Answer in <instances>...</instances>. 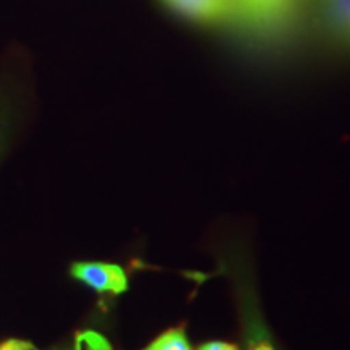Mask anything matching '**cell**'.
I'll list each match as a JSON object with an SVG mask.
<instances>
[{
	"label": "cell",
	"instance_id": "6da1fadb",
	"mask_svg": "<svg viewBox=\"0 0 350 350\" xmlns=\"http://www.w3.org/2000/svg\"><path fill=\"white\" fill-rule=\"evenodd\" d=\"M70 274L98 294L120 295L129 288V278L124 268L113 262L78 261L72 265Z\"/></svg>",
	"mask_w": 350,
	"mask_h": 350
},
{
	"label": "cell",
	"instance_id": "7a4b0ae2",
	"mask_svg": "<svg viewBox=\"0 0 350 350\" xmlns=\"http://www.w3.org/2000/svg\"><path fill=\"white\" fill-rule=\"evenodd\" d=\"M161 3L198 23H224L237 16L235 0H161Z\"/></svg>",
	"mask_w": 350,
	"mask_h": 350
},
{
	"label": "cell",
	"instance_id": "3957f363",
	"mask_svg": "<svg viewBox=\"0 0 350 350\" xmlns=\"http://www.w3.org/2000/svg\"><path fill=\"white\" fill-rule=\"evenodd\" d=\"M295 0H235L237 16L253 25H273L288 15Z\"/></svg>",
	"mask_w": 350,
	"mask_h": 350
},
{
	"label": "cell",
	"instance_id": "277c9868",
	"mask_svg": "<svg viewBox=\"0 0 350 350\" xmlns=\"http://www.w3.org/2000/svg\"><path fill=\"white\" fill-rule=\"evenodd\" d=\"M319 18L327 33L350 44V0H319Z\"/></svg>",
	"mask_w": 350,
	"mask_h": 350
},
{
	"label": "cell",
	"instance_id": "5b68a950",
	"mask_svg": "<svg viewBox=\"0 0 350 350\" xmlns=\"http://www.w3.org/2000/svg\"><path fill=\"white\" fill-rule=\"evenodd\" d=\"M142 350H193L187 336L185 325L172 326L151 340Z\"/></svg>",
	"mask_w": 350,
	"mask_h": 350
},
{
	"label": "cell",
	"instance_id": "8992f818",
	"mask_svg": "<svg viewBox=\"0 0 350 350\" xmlns=\"http://www.w3.org/2000/svg\"><path fill=\"white\" fill-rule=\"evenodd\" d=\"M196 350H242L237 344L227 340H208L203 342Z\"/></svg>",
	"mask_w": 350,
	"mask_h": 350
},
{
	"label": "cell",
	"instance_id": "52a82bcc",
	"mask_svg": "<svg viewBox=\"0 0 350 350\" xmlns=\"http://www.w3.org/2000/svg\"><path fill=\"white\" fill-rule=\"evenodd\" d=\"M0 350H38L31 342L21 339H8L0 344Z\"/></svg>",
	"mask_w": 350,
	"mask_h": 350
}]
</instances>
